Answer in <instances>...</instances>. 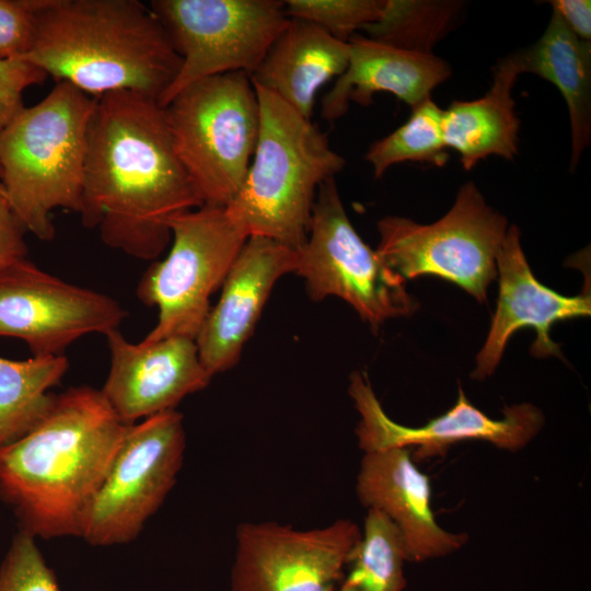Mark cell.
I'll return each mask as SVG.
<instances>
[{
  "mask_svg": "<svg viewBox=\"0 0 591 591\" xmlns=\"http://www.w3.org/2000/svg\"><path fill=\"white\" fill-rule=\"evenodd\" d=\"M348 393L360 414L356 428L358 445L364 453L395 448H416L414 461L444 455L457 442L482 440L499 449L518 451L543 428V413L530 403L502 409L503 417L493 419L475 407L459 386L456 403L443 415L420 427H407L391 419L379 402L368 376L354 372Z\"/></svg>",
  "mask_w": 591,
  "mask_h": 591,
  "instance_id": "obj_14",
  "label": "cell"
},
{
  "mask_svg": "<svg viewBox=\"0 0 591 591\" xmlns=\"http://www.w3.org/2000/svg\"><path fill=\"white\" fill-rule=\"evenodd\" d=\"M127 426L100 390L69 387L28 432L0 448V500L21 531L46 540L79 536Z\"/></svg>",
  "mask_w": 591,
  "mask_h": 591,
  "instance_id": "obj_2",
  "label": "cell"
},
{
  "mask_svg": "<svg viewBox=\"0 0 591 591\" xmlns=\"http://www.w3.org/2000/svg\"><path fill=\"white\" fill-rule=\"evenodd\" d=\"M46 78L40 68L25 59H0V130L25 107L24 91Z\"/></svg>",
  "mask_w": 591,
  "mask_h": 591,
  "instance_id": "obj_30",
  "label": "cell"
},
{
  "mask_svg": "<svg viewBox=\"0 0 591 591\" xmlns=\"http://www.w3.org/2000/svg\"><path fill=\"white\" fill-rule=\"evenodd\" d=\"M376 227L378 255L405 280L436 276L486 302L508 221L487 205L474 182L461 186L451 209L433 223L386 216Z\"/></svg>",
  "mask_w": 591,
  "mask_h": 591,
  "instance_id": "obj_8",
  "label": "cell"
},
{
  "mask_svg": "<svg viewBox=\"0 0 591 591\" xmlns=\"http://www.w3.org/2000/svg\"><path fill=\"white\" fill-rule=\"evenodd\" d=\"M0 199H5L3 187L0 183Z\"/></svg>",
  "mask_w": 591,
  "mask_h": 591,
  "instance_id": "obj_33",
  "label": "cell"
},
{
  "mask_svg": "<svg viewBox=\"0 0 591 591\" xmlns=\"http://www.w3.org/2000/svg\"><path fill=\"white\" fill-rule=\"evenodd\" d=\"M360 502L385 513L399 530L409 561L451 554L464 544L465 533H451L436 521L430 477L415 464L407 448L364 453L357 476Z\"/></svg>",
  "mask_w": 591,
  "mask_h": 591,
  "instance_id": "obj_18",
  "label": "cell"
},
{
  "mask_svg": "<svg viewBox=\"0 0 591 591\" xmlns=\"http://www.w3.org/2000/svg\"><path fill=\"white\" fill-rule=\"evenodd\" d=\"M499 293L486 341L476 357L471 376L484 380L499 364L513 333L523 327L536 332L531 347L536 358L561 357L559 345L551 339L552 326L559 321L591 313L590 293L563 296L541 283L532 274L520 243V230L508 227L496 258Z\"/></svg>",
  "mask_w": 591,
  "mask_h": 591,
  "instance_id": "obj_16",
  "label": "cell"
},
{
  "mask_svg": "<svg viewBox=\"0 0 591 591\" xmlns=\"http://www.w3.org/2000/svg\"><path fill=\"white\" fill-rule=\"evenodd\" d=\"M385 0H286L289 19L315 24L338 40L348 43L357 31L375 22Z\"/></svg>",
  "mask_w": 591,
  "mask_h": 591,
  "instance_id": "obj_27",
  "label": "cell"
},
{
  "mask_svg": "<svg viewBox=\"0 0 591 591\" xmlns=\"http://www.w3.org/2000/svg\"><path fill=\"white\" fill-rule=\"evenodd\" d=\"M172 247L142 275L136 293L146 305L157 306V325L142 339H196L233 262L248 239L231 220L225 207L202 205L166 221Z\"/></svg>",
  "mask_w": 591,
  "mask_h": 591,
  "instance_id": "obj_7",
  "label": "cell"
},
{
  "mask_svg": "<svg viewBox=\"0 0 591 591\" xmlns=\"http://www.w3.org/2000/svg\"><path fill=\"white\" fill-rule=\"evenodd\" d=\"M0 591H60L36 538L21 530L0 566Z\"/></svg>",
  "mask_w": 591,
  "mask_h": 591,
  "instance_id": "obj_28",
  "label": "cell"
},
{
  "mask_svg": "<svg viewBox=\"0 0 591 591\" xmlns=\"http://www.w3.org/2000/svg\"><path fill=\"white\" fill-rule=\"evenodd\" d=\"M361 536L348 519L312 530L241 523L231 591H335Z\"/></svg>",
  "mask_w": 591,
  "mask_h": 591,
  "instance_id": "obj_13",
  "label": "cell"
},
{
  "mask_svg": "<svg viewBox=\"0 0 591 591\" xmlns=\"http://www.w3.org/2000/svg\"><path fill=\"white\" fill-rule=\"evenodd\" d=\"M25 229L5 199H0V266L26 258Z\"/></svg>",
  "mask_w": 591,
  "mask_h": 591,
  "instance_id": "obj_31",
  "label": "cell"
},
{
  "mask_svg": "<svg viewBox=\"0 0 591 591\" xmlns=\"http://www.w3.org/2000/svg\"><path fill=\"white\" fill-rule=\"evenodd\" d=\"M22 59L92 97L132 91L158 102L181 66L162 23L138 0H36Z\"/></svg>",
  "mask_w": 591,
  "mask_h": 591,
  "instance_id": "obj_3",
  "label": "cell"
},
{
  "mask_svg": "<svg viewBox=\"0 0 591 591\" xmlns=\"http://www.w3.org/2000/svg\"><path fill=\"white\" fill-rule=\"evenodd\" d=\"M522 73H533L561 94L568 109L575 172L591 141V42L575 35L552 11L547 27L532 46L513 53Z\"/></svg>",
  "mask_w": 591,
  "mask_h": 591,
  "instance_id": "obj_22",
  "label": "cell"
},
{
  "mask_svg": "<svg viewBox=\"0 0 591 591\" xmlns=\"http://www.w3.org/2000/svg\"><path fill=\"white\" fill-rule=\"evenodd\" d=\"M202 205L164 107L132 91L95 97L78 212L83 225L113 248L157 259L171 241L166 221Z\"/></svg>",
  "mask_w": 591,
  "mask_h": 591,
  "instance_id": "obj_1",
  "label": "cell"
},
{
  "mask_svg": "<svg viewBox=\"0 0 591 591\" xmlns=\"http://www.w3.org/2000/svg\"><path fill=\"white\" fill-rule=\"evenodd\" d=\"M463 8L457 0H385L379 19L363 31L375 42L429 55L454 28Z\"/></svg>",
  "mask_w": 591,
  "mask_h": 591,
  "instance_id": "obj_24",
  "label": "cell"
},
{
  "mask_svg": "<svg viewBox=\"0 0 591 591\" xmlns=\"http://www.w3.org/2000/svg\"><path fill=\"white\" fill-rule=\"evenodd\" d=\"M521 68L513 54L494 68L493 83L479 99L453 101L442 111V134L447 149L455 150L466 171L496 155L512 160L519 151L520 120L512 89Z\"/></svg>",
  "mask_w": 591,
  "mask_h": 591,
  "instance_id": "obj_21",
  "label": "cell"
},
{
  "mask_svg": "<svg viewBox=\"0 0 591 591\" xmlns=\"http://www.w3.org/2000/svg\"><path fill=\"white\" fill-rule=\"evenodd\" d=\"M185 448L183 415L176 409L128 425L83 515L79 537L93 546L137 538L172 490Z\"/></svg>",
  "mask_w": 591,
  "mask_h": 591,
  "instance_id": "obj_10",
  "label": "cell"
},
{
  "mask_svg": "<svg viewBox=\"0 0 591 591\" xmlns=\"http://www.w3.org/2000/svg\"><path fill=\"white\" fill-rule=\"evenodd\" d=\"M297 265L298 251L265 237L246 240L195 339L211 376L237 363L276 281L296 274Z\"/></svg>",
  "mask_w": 591,
  "mask_h": 591,
  "instance_id": "obj_17",
  "label": "cell"
},
{
  "mask_svg": "<svg viewBox=\"0 0 591 591\" xmlns=\"http://www.w3.org/2000/svg\"><path fill=\"white\" fill-rule=\"evenodd\" d=\"M442 111L429 97L412 108L403 125L375 140L366 153L374 176L380 178L391 166L404 162L444 165L449 154L442 134Z\"/></svg>",
  "mask_w": 591,
  "mask_h": 591,
  "instance_id": "obj_26",
  "label": "cell"
},
{
  "mask_svg": "<svg viewBox=\"0 0 591 591\" xmlns=\"http://www.w3.org/2000/svg\"><path fill=\"white\" fill-rule=\"evenodd\" d=\"M555 11L579 38L591 42V2L589 0H553Z\"/></svg>",
  "mask_w": 591,
  "mask_h": 591,
  "instance_id": "obj_32",
  "label": "cell"
},
{
  "mask_svg": "<svg viewBox=\"0 0 591 591\" xmlns=\"http://www.w3.org/2000/svg\"><path fill=\"white\" fill-rule=\"evenodd\" d=\"M127 311L114 299L66 282L27 258L0 266V336L33 356H63L74 340L118 329Z\"/></svg>",
  "mask_w": 591,
  "mask_h": 591,
  "instance_id": "obj_12",
  "label": "cell"
},
{
  "mask_svg": "<svg viewBox=\"0 0 591 591\" xmlns=\"http://www.w3.org/2000/svg\"><path fill=\"white\" fill-rule=\"evenodd\" d=\"M348 47L347 68L322 101L321 115L327 121L340 118L351 102L371 104L379 92L414 108L452 73L448 61L433 54L398 49L359 34L348 40Z\"/></svg>",
  "mask_w": 591,
  "mask_h": 591,
  "instance_id": "obj_19",
  "label": "cell"
},
{
  "mask_svg": "<svg viewBox=\"0 0 591 591\" xmlns=\"http://www.w3.org/2000/svg\"><path fill=\"white\" fill-rule=\"evenodd\" d=\"M296 275L311 300L337 297L376 329L386 320L413 314L419 306L406 280L392 270L351 224L335 177L318 188L308 239L298 251Z\"/></svg>",
  "mask_w": 591,
  "mask_h": 591,
  "instance_id": "obj_9",
  "label": "cell"
},
{
  "mask_svg": "<svg viewBox=\"0 0 591 591\" xmlns=\"http://www.w3.org/2000/svg\"><path fill=\"white\" fill-rule=\"evenodd\" d=\"M255 89L258 138L245 178L225 210L247 237L269 239L299 251L308 239L320 186L346 161L312 119Z\"/></svg>",
  "mask_w": 591,
  "mask_h": 591,
  "instance_id": "obj_4",
  "label": "cell"
},
{
  "mask_svg": "<svg viewBox=\"0 0 591 591\" xmlns=\"http://www.w3.org/2000/svg\"><path fill=\"white\" fill-rule=\"evenodd\" d=\"M69 368L66 356L0 357V448L28 432L47 413Z\"/></svg>",
  "mask_w": 591,
  "mask_h": 591,
  "instance_id": "obj_23",
  "label": "cell"
},
{
  "mask_svg": "<svg viewBox=\"0 0 591 591\" xmlns=\"http://www.w3.org/2000/svg\"><path fill=\"white\" fill-rule=\"evenodd\" d=\"M105 336L111 366L100 391L125 425L175 409L212 378L200 361L195 339L169 337L132 344L118 329Z\"/></svg>",
  "mask_w": 591,
  "mask_h": 591,
  "instance_id": "obj_15",
  "label": "cell"
},
{
  "mask_svg": "<svg viewBox=\"0 0 591 591\" xmlns=\"http://www.w3.org/2000/svg\"><path fill=\"white\" fill-rule=\"evenodd\" d=\"M35 27L36 0H0V59L23 58Z\"/></svg>",
  "mask_w": 591,
  "mask_h": 591,
  "instance_id": "obj_29",
  "label": "cell"
},
{
  "mask_svg": "<svg viewBox=\"0 0 591 591\" xmlns=\"http://www.w3.org/2000/svg\"><path fill=\"white\" fill-rule=\"evenodd\" d=\"M149 7L181 58L159 101L162 107L199 80L228 72L252 76L289 20L278 0H154Z\"/></svg>",
  "mask_w": 591,
  "mask_h": 591,
  "instance_id": "obj_11",
  "label": "cell"
},
{
  "mask_svg": "<svg viewBox=\"0 0 591 591\" xmlns=\"http://www.w3.org/2000/svg\"><path fill=\"white\" fill-rule=\"evenodd\" d=\"M92 97L57 82L37 104L24 107L0 130V183L25 231L55 236L51 212L80 210Z\"/></svg>",
  "mask_w": 591,
  "mask_h": 591,
  "instance_id": "obj_5",
  "label": "cell"
},
{
  "mask_svg": "<svg viewBox=\"0 0 591 591\" xmlns=\"http://www.w3.org/2000/svg\"><path fill=\"white\" fill-rule=\"evenodd\" d=\"M348 43L313 23L289 19L252 73L253 84L312 119L320 89L347 68Z\"/></svg>",
  "mask_w": 591,
  "mask_h": 591,
  "instance_id": "obj_20",
  "label": "cell"
},
{
  "mask_svg": "<svg viewBox=\"0 0 591 591\" xmlns=\"http://www.w3.org/2000/svg\"><path fill=\"white\" fill-rule=\"evenodd\" d=\"M407 560L403 536L382 511L369 508L362 536L350 559V571L338 591H403Z\"/></svg>",
  "mask_w": 591,
  "mask_h": 591,
  "instance_id": "obj_25",
  "label": "cell"
},
{
  "mask_svg": "<svg viewBox=\"0 0 591 591\" xmlns=\"http://www.w3.org/2000/svg\"><path fill=\"white\" fill-rule=\"evenodd\" d=\"M164 111L176 154L204 205L225 207L245 178L258 138L251 76L228 72L194 82Z\"/></svg>",
  "mask_w": 591,
  "mask_h": 591,
  "instance_id": "obj_6",
  "label": "cell"
}]
</instances>
